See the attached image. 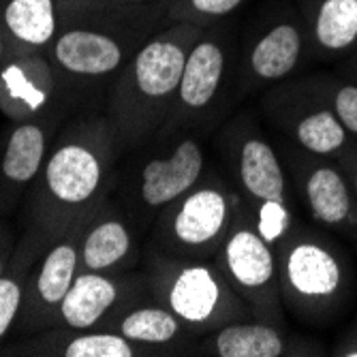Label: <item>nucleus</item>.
<instances>
[{
  "instance_id": "f257e3e1",
  "label": "nucleus",
  "mask_w": 357,
  "mask_h": 357,
  "mask_svg": "<svg viewBox=\"0 0 357 357\" xmlns=\"http://www.w3.org/2000/svg\"><path fill=\"white\" fill-rule=\"evenodd\" d=\"M116 146L112 124L105 120L84 122L58 142L45 158L32 197V236L52 244L99 204Z\"/></svg>"
},
{
  "instance_id": "f03ea898",
  "label": "nucleus",
  "mask_w": 357,
  "mask_h": 357,
  "mask_svg": "<svg viewBox=\"0 0 357 357\" xmlns=\"http://www.w3.org/2000/svg\"><path fill=\"white\" fill-rule=\"evenodd\" d=\"M204 28L169 22L124 64L109 101V124L122 148L139 146L174 109L182 69Z\"/></svg>"
},
{
  "instance_id": "7ed1b4c3",
  "label": "nucleus",
  "mask_w": 357,
  "mask_h": 357,
  "mask_svg": "<svg viewBox=\"0 0 357 357\" xmlns=\"http://www.w3.org/2000/svg\"><path fill=\"white\" fill-rule=\"evenodd\" d=\"M165 24H169L165 3H118L116 17L71 24L56 35L54 67L77 82L112 77Z\"/></svg>"
},
{
  "instance_id": "20e7f679",
  "label": "nucleus",
  "mask_w": 357,
  "mask_h": 357,
  "mask_svg": "<svg viewBox=\"0 0 357 357\" xmlns=\"http://www.w3.org/2000/svg\"><path fill=\"white\" fill-rule=\"evenodd\" d=\"M150 287L158 304L192 332H214L248 314V306L208 259H186L156 250L150 261Z\"/></svg>"
},
{
  "instance_id": "39448f33",
  "label": "nucleus",
  "mask_w": 357,
  "mask_h": 357,
  "mask_svg": "<svg viewBox=\"0 0 357 357\" xmlns=\"http://www.w3.org/2000/svg\"><path fill=\"white\" fill-rule=\"evenodd\" d=\"M240 197L218 180L192 186L186 195L160 210L156 244L160 252L186 259L214 257L227 236Z\"/></svg>"
},
{
  "instance_id": "423d86ee",
  "label": "nucleus",
  "mask_w": 357,
  "mask_h": 357,
  "mask_svg": "<svg viewBox=\"0 0 357 357\" xmlns=\"http://www.w3.org/2000/svg\"><path fill=\"white\" fill-rule=\"evenodd\" d=\"M218 255V268L240 300L261 321H280V272L272 244L259 234L248 208L238 204Z\"/></svg>"
},
{
  "instance_id": "0eeeda50",
  "label": "nucleus",
  "mask_w": 357,
  "mask_h": 357,
  "mask_svg": "<svg viewBox=\"0 0 357 357\" xmlns=\"http://www.w3.org/2000/svg\"><path fill=\"white\" fill-rule=\"evenodd\" d=\"M238 184L259 234L272 246L291 229L287 180L274 148L259 135H248L236 148Z\"/></svg>"
},
{
  "instance_id": "6e6552de",
  "label": "nucleus",
  "mask_w": 357,
  "mask_h": 357,
  "mask_svg": "<svg viewBox=\"0 0 357 357\" xmlns=\"http://www.w3.org/2000/svg\"><path fill=\"white\" fill-rule=\"evenodd\" d=\"M86 214H82L67 231L56 238L43 250L41 261L32 266L20 310L22 332L54 326L58 306L79 272V238Z\"/></svg>"
},
{
  "instance_id": "1a4fd4ad",
  "label": "nucleus",
  "mask_w": 357,
  "mask_h": 357,
  "mask_svg": "<svg viewBox=\"0 0 357 357\" xmlns=\"http://www.w3.org/2000/svg\"><path fill=\"white\" fill-rule=\"evenodd\" d=\"M280 289L296 306L319 308L334 302L342 289L338 257L317 240H296L280 252Z\"/></svg>"
},
{
  "instance_id": "9d476101",
  "label": "nucleus",
  "mask_w": 357,
  "mask_h": 357,
  "mask_svg": "<svg viewBox=\"0 0 357 357\" xmlns=\"http://www.w3.org/2000/svg\"><path fill=\"white\" fill-rule=\"evenodd\" d=\"M206 172V152L192 137L180 139L169 152L150 156L137 176V206L158 212L197 186Z\"/></svg>"
},
{
  "instance_id": "9b49d317",
  "label": "nucleus",
  "mask_w": 357,
  "mask_h": 357,
  "mask_svg": "<svg viewBox=\"0 0 357 357\" xmlns=\"http://www.w3.org/2000/svg\"><path fill=\"white\" fill-rule=\"evenodd\" d=\"M56 94V75L39 52L13 54L0 64V112L15 122L47 114Z\"/></svg>"
},
{
  "instance_id": "f8f14e48",
  "label": "nucleus",
  "mask_w": 357,
  "mask_h": 357,
  "mask_svg": "<svg viewBox=\"0 0 357 357\" xmlns=\"http://www.w3.org/2000/svg\"><path fill=\"white\" fill-rule=\"evenodd\" d=\"M137 261V242L122 214L101 202L88 210L79 238V272L118 274Z\"/></svg>"
},
{
  "instance_id": "ddd939ff",
  "label": "nucleus",
  "mask_w": 357,
  "mask_h": 357,
  "mask_svg": "<svg viewBox=\"0 0 357 357\" xmlns=\"http://www.w3.org/2000/svg\"><path fill=\"white\" fill-rule=\"evenodd\" d=\"M214 26L204 28L202 37L195 41L186 56L176 103L172 109L178 122H184L186 116L204 112L214 101L225 79L227 41L220 35V30H216Z\"/></svg>"
},
{
  "instance_id": "4468645a",
  "label": "nucleus",
  "mask_w": 357,
  "mask_h": 357,
  "mask_svg": "<svg viewBox=\"0 0 357 357\" xmlns=\"http://www.w3.org/2000/svg\"><path fill=\"white\" fill-rule=\"evenodd\" d=\"M306 41V28L298 17L287 15L270 22L248 47L246 67L250 77L276 82L289 75L300 64Z\"/></svg>"
},
{
  "instance_id": "2eb2a0df",
  "label": "nucleus",
  "mask_w": 357,
  "mask_h": 357,
  "mask_svg": "<svg viewBox=\"0 0 357 357\" xmlns=\"http://www.w3.org/2000/svg\"><path fill=\"white\" fill-rule=\"evenodd\" d=\"M126 289H131L128 280L118 278L116 274L77 272L71 289L58 306L54 326L75 332L94 328L122 300Z\"/></svg>"
},
{
  "instance_id": "dca6fc26",
  "label": "nucleus",
  "mask_w": 357,
  "mask_h": 357,
  "mask_svg": "<svg viewBox=\"0 0 357 357\" xmlns=\"http://www.w3.org/2000/svg\"><path fill=\"white\" fill-rule=\"evenodd\" d=\"M47 158V124L17 122L0 158V202L11 204L24 186L35 182Z\"/></svg>"
},
{
  "instance_id": "f3484780",
  "label": "nucleus",
  "mask_w": 357,
  "mask_h": 357,
  "mask_svg": "<svg viewBox=\"0 0 357 357\" xmlns=\"http://www.w3.org/2000/svg\"><path fill=\"white\" fill-rule=\"evenodd\" d=\"M0 30L13 54L39 52L52 45L58 35L56 0H5Z\"/></svg>"
},
{
  "instance_id": "a211bd4d",
  "label": "nucleus",
  "mask_w": 357,
  "mask_h": 357,
  "mask_svg": "<svg viewBox=\"0 0 357 357\" xmlns=\"http://www.w3.org/2000/svg\"><path fill=\"white\" fill-rule=\"evenodd\" d=\"M308 41L323 54L357 50V0H302Z\"/></svg>"
},
{
  "instance_id": "6ab92c4d",
  "label": "nucleus",
  "mask_w": 357,
  "mask_h": 357,
  "mask_svg": "<svg viewBox=\"0 0 357 357\" xmlns=\"http://www.w3.org/2000/svg\"><path fill=\"white\" fill-rule=\"evenodd\" d=\"M304 199L310 214L326 227H357V214L344 176L328 165H314L302 180Z\"/></svg>"
},
{
  "instance_id": "aec40b11",
  "label": "nucleus",
  "mask_w": 357,
  "mask_h": 357,
  "mask_svg": "<svg viewBox=\"0 0 357 357\" xmlns=\"http://www.w3.org/2000/svg\"><path fill=\"white\" fill-rule=\"evenodd\" d=\"M202 351L218 357H280L287 353V342L268 321H234L214 330Z\"/></svg>"
},
{
  "instance_id": "412c9836",
  "label": "nucleus",
  "mask_w": 357,
  "mask_h": 357,
  "mask_svg": "<svg viewBox=\"0 0 357 357\" xmlns=\"http://www.w3.org/2000/svg\"><path fill=\"white\" fill-rule=\"evenodd\" d=\"M114 328L124 338L146 349L174 347L184 338V334H192L163 304L137 306L133 310H128L120 317V321L114 323Z\"/></svg>"
},
{
  "instance_id": "4be33fe9",
  "label": "nucleus",
  "mask_w": 357,
  "mask_h": 357,
  "mask_svg": "<svg viewBox=\"0 0 357 357\" xmlns=\"http://www.w3.org/2000/svg\"><path fill=\"white\" fill-rule=\"evenodd\" d=\"M47 246L50 244L39 240L37 236L28 234L20 244L13 261L9 264L5 274L0 276V340L15 326V319H20L28 274Z\"/></svg>"
},
{
  "instance_id": "5701e85b",
  "label": "nucleus",
  "mask_w": 357,
  "mask_h": 357,
  "mask_svg": "<svg viewBox=\"0 0 357 357\" xmlns=\"http://www.w3.org/2000/svg\"><path fill=\"white\" fill-rule=\"evenodd\" d=\"M296 139L317 156H328L347 146V128L334 109H319L298 120Z\"/></svg>"
},
{
  "instance_id": "b1692460",
  "label": "nucleus",
  "mask_w": 357,
  "mask_h": 357,
  "mask_svg": "<svg viewBox=\"0 0 357 357\" xmlns=\"http://www.w3.org/2000/svg\"><path fill=\"white\" fill-rule=\"evenodd\" d=\"M148 349L135 344L118 332H86L73 334L64 344L58 347V353L64 357H135Z\"/></svg>"
},
{
  "instance_id": "393cba45",
  "label": "nucleus",
  "mask_w": 357,
  "mask_h": 357,
  "mask_svg": "<svg viewBox=\"0 0 357 357\" xmlns=\"http://www.w3.org/2000/svg\"><path fill=\"white\" fill-rule=\"evenodd\" d=\"M242 5L244 0H165L169 22H188L202 28L214 26Z\"/></svg>"
},
{
  "instance_id": "a878e982",
  "label": "nucleus",
  "mask_w": 357,
  "mask_h": 357,
  "mask_svg": "<svg viewBox=\"0 0 357 357\" xmlns=\"http://www.w3.org/2000/svg\"><path fill=\"white\" fill-rule=\"evenodd\" d=\"M332 107L344 124L347 133L357 135V84L338 86L332 94Z\"/></svg>"
},
{
  "instance_id": "bb28decb",
  "label": "nucleus",
  "mask_w": 357,
  "mask_h": 357,
  "mask_svg": "<svg viewBox=\"0 0 357 357\" xmlns=\"http://www.w3.org/2000/svg\"><path fill=\"white\" fill-rule=\"evenodd\" d=\"M67 3V9H75V11H88L92 7H99V5H105V3H112V0H64Z\"/></svg>"
},
{
  "instance_id": "cd10ccee",
  "label": "nucleus",
  "mask_w": 357,
  "mask_h": 357,
  "mask_svg": "<svg viewBox=\"0 0 357 357\" xmlns=\"http://www.w3.org/2000/svg\"><path fill=\"white\" fill-rule=\"evenodd\" d=\"M114 3H135V5H148V3H165V0H114Z\"/></svg>"
},
{
  "instance_id": "c85d7f7f",
  "label": "nucleus",
  "mask_w": 357,
  "mask_h": 357,
  "mask_svg": "<svg viewBox=\"0 0 357 357\" xmlns=\"http://www.w3.org/2000/svg\"><path fill=\"white\" fill-rule=\"evenodd\" d=\"M5 50H7V41H5V35H3V30H0V64H3V56H5Z\"/></svg>"
},
{
  "instance_id": "c756f323",
  "label": "nucleus",
  "mask_w": 357,
  "mask_h": 357,
  "mask_svg": "<svg viewBox=\"0 0 357 357\" xmlns=\"http://www.w3.org/2000/svg\"><path fill=\"white\" fill-rule=\"evenodd\" d=\"M5 270H7V259H5V252H3V248H0V276L5 274Z\"/></svg>"
},
{
  "instance_id": "7c9ffc66",
  "label": "nucleus",
  "mask_w": 357,
  "mask_h": 357,
  "mask_svg": "<svg viewBox=\"0 0 357 357\" xmlns=\"http://www.w3.org/2000/svg\"><path fill=\"white\" fill-rule=\"evenodd\" d=\"M353 190H355V197H357V165L353 167Z\"/></svg>"
},
{
  "instance_id": "2f4dec72",
  "label": "nucleus",
  "mask_w": 357,
  "mask_h": 357,
  "mask_svg": "<svg viewBox=\"0 0 357 357\" xmlns=\"http://www.w3.org/2000/svg\"><path fill=\"white\" fill-rule=\"evenodd\" d=\"M342 355H349V357H357V347H355V349H349V351H344Z\"/></svg>"
}]
</instances>
